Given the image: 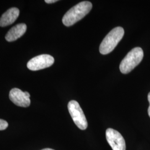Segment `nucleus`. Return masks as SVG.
<instances>
[{"mask_svg": "<svg viewBox=\"0 0 150 150\" xmlns=\"http://www.w3.org/2000/svg\"><path fill=\"white\" fill-rule=\"evenodd\" d=\"M92 8V4L89 1L79 3L67 11L62 18V22L66 26H72L87 15Z\"/></svg>", "mask_w": 150, "mask_h": 150, "instance_id": "f257e3e1", "label": "nucleus"}, {"mask_svg": "<svg viewBox=\"0 0 150 150\" xmlns=\"http://www.w3.org/2000/svg\"><path fill=\"white\" fill-rule=\"evenodd\" d=\"M124 33L122 27H115L112 29L103 40L100 46V52L102 54L111 52L122 40Z\"/></svg>", "mask_w": 150, "mask_h": 150, "instance_id": "f03ea898", "label": "nucleus"}, {"mask_svg": "<svg viewBox=\"0 0 150 150\" xmlns=\"http://www.w3.org/2000/svg\"><path fill=\"white\" fill-rule=\"evenodd\" d=\"M144 57V51L140 47L131 50L120 64V70L123 74H127L134 69Z\"/></svg>", "mask_w": 150, "mask_h": 150, "instance_id": "7ed1b4c3", "label": "nucleus"}, {"mask_svg": "<svg viewBox=\"0 0 150 150\" xmlns=\"http://www.w3.org/2000/svg\"><path fill=\"white\" fill-rule=\"evenodd\" d=\"M68 110L75 125L82 130H85L88 126L85 115L78 102L71 100L68 103Z\"/></svg>", "mask_w": 150, "mask_h": 150, "instance_id": "20e7f679", "label": "nucleus"}, {"mask_svg": "<svg viewBox=\"0 0 150 150\" xmlns=\"http://www.w3.org/2000/svg\"><path fill=\"white\" fill-rule=\"evenodd\" d=\"M54 62V58L50 54H41L30 59L27 63V68L31 71L42 70L51 66Z\"/></svg>", "mask_w": 150, "mask_h": 150, "instance_id": "39448f33", "label": "nucleus"}, {"mask_svg": "<svg viewBox=\"0 0 150 150\" xmlns=\"http://www.w3.org/2000/svg\"><path fill=\"white\" fill-rule=\"evenodd\" d=\"M106 137L113 150H126L125 140L117 131L110 128L107 129Z\"/></svg>", "mask_w": 150, "mask_h": 150, "instance_id": "423d86ee", "label": "nucleus"}, {"mask_svg": "<svg viewBox=\"0 0 150 150\" xmlns=\"http://www.w3.org/2000/svg\"><path fill=\"white\" fill-rule=\"evenodd\" d=\"M30 95L26 91L23 92L20 89L14 88L9 93V98L12 102L20 107H27L30 105Z\"/></svg>", "mask_w": 150, "mask_h": 150, "instance_id": "0eeeda50", "label": "nucleus"}, {"mask_svg": "<svg viewBox=\"0 0 150 150\" xmlns=\"http://www.w3.org/2000/svg\"><path fill=\"white\" fill-rule=\"evenodd\" d=\"M20 10L16 7H12L4 13L0 18V26L6 27L12 24L19 16Z\"/></svg>", "mask_w": 150, "mask_h": 150, "instance_id": "6e6552de", "label": "nucleus"}, {"mask_svg": "<svg viewBox=\"0 0 150 150\" xmlns=\"http://www.w3.org/2000/svg\"><path fill=\"white\" fill-rule=\"evenodd\" d=\"M27 30V26L25 23H19L11 28L6 35L5 38L8 42H13L22 37Z\"/></svg>", "mask_w": 150, "mask_h": 150, "instance_id": "1a4fd4ad", "label": "nucleus"}, {"mask_svg": "<svg viewBox=\"0 0 150 150\" xmlns=\"http://www.w3.org/2000/svg\"><path fill=\"white\" fill-rule=\"evenodd\" d=\"M8 126V123H7L6 121L0 119V131H2L7 129Z\"/></svg>", "mask_w": 150, "mask_h": 150, "instance_id": "9d476101", "label": "nucleus"}, {"mask_svg": "<svg viewBox=\"0 0 150 150\" xmlns=\"http://www.w3.org/2000/svg\"><path fill=\"white\" fill-rule=\"evenodd\" d=\"M45 1L47 4H52V3H54V2H57L58 1L57 0H45Z\"/></svg>", "mask_w": 150, "mask_h": 150, "instance_id": "9b49d317", "label": "nucleus"}, {"mask_svg": "<svg viewBox=\"0 0 150 150\" xmlns=\"http://www.w3.org/2000/svg\"><path fill=\"white\" fill-rule=\"evenodd\" d=\"M148 100H149V102L150 103V106H149V108H148V113H149V115L150 117V92L148 95Z\"/></svg>", "mask_w": 150, "mask_h": 150, "instance_id": "f8f14e48", "label": "nucleus"}, {"mask_svg": "<svg viewBox=\"0 0 150 150\" xmlns=\"http://www.w3.org/2000/svg\"><path fill=\"white\" fill-rule=\"evenodd\" d=\"M53 150V149H43V150Z\"/></svg>", "mask_w": 150, "mask_h": 150, "instance_id": "ddd939ff", "label": "nucleus"}]
</instances>
